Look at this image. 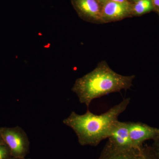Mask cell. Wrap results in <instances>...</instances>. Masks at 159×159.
Segmentation results:
<instances>
[{"instance_id": "obj_8", "label": "cell", "mask_w": 159, "mask_h": 159, "mask_svg": "<svg viewBox=\"0 0 159 159\" xmlns=\"http://www.w3.org/2000/svg\"><path fill=\"white\" fill-rule=\"evenodd\" d=\"M130 8L128 2L119 3L107 1L102 9V21L116 20L127 16L130 13Z\"/></svg>"}, {"instance_id": "obj_9", "label": "cell", "mask_w": 159, "mask_h": 159, "mask_svg": "<svg viewBox=\"0 0 159 159\" xmlns=\"http://www.w3.org/2000/svg\"><path fill=\"white\" fill-rule=\"evenodd\" d=\"M154 6L152 0H138L134 6L136 14L142 15L153 10Z\"/></svg>"}, {"instance_id": "obj_1", "label": "cell", "mask_w": 159, "mask_h": 159, "mask_svg": "<svg viewBox=\"0 0 159 159\" xmlns=\"http://www.w3.org/2000/svg\"><path fill=\"white\" fill-rule=\"evenodd\" d=\"M130 100L129 97L124 98L99 115L93 113L89 108L83 115L72 111L63 120V123L73 129L80 145L96 147L102 141L108 139L119 116L127 108Z\"/></svg>"}, {"instance_id": "obj_13", "label": "cell", "mask_w": 159, "mask_h": 159, "mask_svg": "<svg viewBox=\"0 0 159 159\" xmlns=\"http://www.w3.org/2000/svg\"><path fill=\"white\" fill-rule=\"evenodd\" d=\"M111 1L119 3H125L127 2L126 0H111Z\"/></svg>"}, {"instance_id": "obj_17", "label": "cell", "mask_w": 159, "mask_h": 159, "mask_svg": "<svg viewBox=\"0 0 159 159\" xmlns=\"http://www.w3.org/2000/svg\"><path fill=\"white\" fill-rule=\"evenodd\" d=\"M134 1H138V0H134Z\"/></svg>"}, {"instance_id": "obj_2", "label": "cell", "mask_w": 159, "mask_h": 159, "mask_svg": "<svg viewBox=\"0 0 159 159\" xmlns=\"http://www.w3.org/2000/svg\"><path fill=\"white\" fill-rule=\"evenodd\" d=\"M135 77L118 74L107 63L102 61L93 70L77 79L72 91L77 95L80 103L89 108L94 99L130 89Z\"/></svg>"}, {"instance_id": "obj_4", "label": "cell", "mask_w": 159, "mask_h": 159, "mask_svg": "<svg viewBox=\"0 0 159 159\" xmlns=\"http://www.w3.org/2000/svg\"><path fill=\"white\" fill-rule=\"evenodd\" d=\"M0 134L14 157L25 158L30 152L29 137L21 127L0 128Z\"/></svg>"}, {"instance_id": "obj_5", "label": "cell", "mask_w": 159, "mask_h": 159, "mask_svg": "<svg viewBox=\"0 0 159 159\" xmlns=\"http://www.w3.org/2000/svg\"><path fill=\"white\" fill-rule=\"evenodd\" d=\"M129 136L136 147L143 145L147 140H154L159 136V129L141 122H128Z\"/></svg>"}, {"instance_id": "obj_6", "label": "cell", "mask_w": 159, "mask_h": 159, "mask_svg": "<svg viewBox=\"0 0 159 159\" xmlns=\"http://www.w3.org/2000/svg\"><path fill=\"white\" fill-rule=\"evenodd\" d=\"M80 16L88 21H102V9L97 0H72Z\"/></svg>"}, {"instance_id": "obj_14", "label": "cell", "mask_w": 159, "mask_h": 159, "mask_svg": "<svg viewBox=\"0 0 159 159\" xmlns=\"http://www.w3.org/2000/svg\"><path fill=\"white\" fill-rule=\"evenodd\" d=\"M97 1L99 3H100V4H104L107 2V0H97Z\"/></svg>"}, {"instance_id": "obj_7", "label": "cell", "mask_w": 159, "mask_h": 159, "mask_svg": "<svg viewBox=\"0 0 159 159\" xmlns=\"http://www.w3.org/2000/svg\"><path fill=\"white\" fill-rule=\"evenodd\" d=\"M107 139L109 142L117 148H126L134 146L129 136L128 122L118 120Z\"/></svg>"}, {"instance_id": "obj_10", "label": "cell", "mask_w": 159, "mask_h": 159, "mask_svg": "<svg viewBox=\"0 0 159 159\" xmlns=\"http://www.w3.org/2000/svg\"><path fill=\"white\" fill-rule=\"evenodd\" d=\"M11 157L9 147L6 144L0 145V159H11Z\"/></svg>"}, {"instance_id": "obj_15", "label": "cell", "mask_w": 159, "mask_h": 159, "mask_svg": "<svg viewBox=\"0 0 159 159\" xmlns=\"http://www.w3.org/2000/svg\"><path fill=\"white\" fill-rule=\"evenodd\" d=\"M5 144V142H4V141H3L2 138V136H1V134H0V145H2V144Z\"/></svg>"}, {"instance_id": "obj_11", "label": "cell", "mask_w": 159, "mask_h": 159, "mask_svg": "<svg viewBox=\"0 0 159 159\" xmlns=\"http://www.w3.org/2000/svg\"><path fill=\"white\" fill-rule=\"evenodd\" d=\"M153 141L151 146L156 155L157 159H159V136L154 139Z\"/></svg>"}, {"instance_id": "obj_12", "label": "cell", "mask_w": 159, "mask_h": 159, "mask_svg": "<svg viewBox=\"0 0 159 159\" xmlns=\"http://www.w3.org/2000/svg\"><path fill=\"white\" fill-rule=\"evenodd\" d=\"M152 1L154 6H155L158 8H159V0H152Z\"/></svg>"}, {"instance_id": "obj_16", "label": "cell", "mask_w": 159, "mask_h": 159, "mask_svg": "<svg viewBox=\"0 0 159 159\" xmlns=\"http://www.w3.org/2000/svg\"><path fill=\"white\" fill-rule=\"evenodd\" d=\"M11 159H31L29 158H20V157H12Z\"/></svg>"}, {"instance_id": "obj_3", "label": "cell", "mask_w": 159, "mask_h": 159, "mask_svg": "<svg viewBox=\"0 0 159 159\" xmlns=\"http://www.w3.org/2000/svg\"><path fill=\"white\" fill-rule=\"evenodd\" d=\"M97 159H157L151 146L143 145L140 147L126 148H117L108 141Z\"/></svg>"}]
</instances>
